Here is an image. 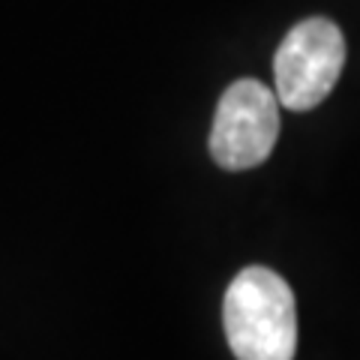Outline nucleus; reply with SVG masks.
I'll return each instance as SVG.
<instances>
[{
    "mask_svg": "<svg viewBox=\"0 0 360 360\" xmlns=\"http://www.w3.org/2000/svg\"><path fill=\"white\" fill-rule=\"evenodd\" d=\"M345 66V37L330 18H307L279 42L274 58L276 96L291 111L321 105Z\"/></svg>",
    "mask_w": 360,
    "mask_h": 360,
    "instance_id": "f03ea898",
    "label": "nucleus"
},
{
    "mask_svg": "<svg viewBox=\"0 0 360 360\" xmlns=\"http://www.w3.org/2000/svg\"><path fill=\"white\" fill-rule=\"evenodd\" d=\"M279 105L276 90L255 78H240L225 87L210 129L213 162L225 172L262 165L279 139Z\"/></svg>",
    "mask_w": 360,
    "mask_h": 360,
    "instance_id": "7ed1b4c3",
    "label": "nucleus"
},
{
    "mask_svg": "<svg viewBox=\"0 0 360 360\" xmlns=\"http://www.w3.org/2000/svg\"><path fill=\"white\" fill-rule=\"evenodd\" d=\"M222 324L238 360H295V295L270 267L252 264L231 279L222 300Z\"/></svg>",
    "mask_w": 360,
    "mask_h": 360,
    "instance_id": "f257e3e1",
    "label": "nucleus"
}]
</instances>
